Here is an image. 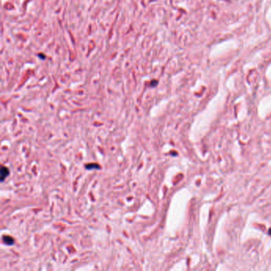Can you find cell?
<instances>
[{"label":"cell","instance_id":"7a4b0ae2","mask_svg":"<svg viewBox=\"0 0 271 271\" xmlns=\"http://www.w3.org/2000/svg\"><path fill=\"white\" fill-rule=\"evenodd\" d=\"M3 242L5 243H6L7 245H12V244H14V240L13 238L10 237V236H3Z\"/></svg>","mask_w":271,"mask_h":271},{"label":"cell","instance_id":"3957f363","mask_svg":"<svg viewBox=\"0 0 271 271\" xmlns=\"http://www.w3.org/2000/svg\"><path fill=\"white\" fill-rule=\"evenodd\" d=\"M96 166H99V165H98L97 164H92V165H86V168H87V169H89V170H91V169H92V168H96Z\"/></svg>","mask_w":271,"mask_h":271},{"label":"cell","instance_id":"6da1fadb","mask_svg":"<svg viewBox=\"0 0 271 271\" xmlns=\"http://www.w3.org/2000/svg\"><path fill=\"white\" fill-rule=\"evenodd\" d=\"M0 174H1V181L3 182V181L5 180V178H6V177L9 175L8 168L3 165L2 168H1V172H0Z\"/></svg>","mask_w":271,"mask_h":271}]
</instances>
